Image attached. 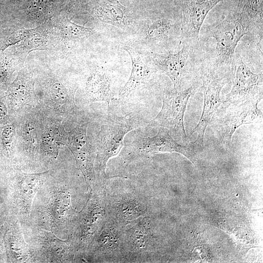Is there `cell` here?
Wrapping results in <instances>:
<instances>
[{
	"mask_svg": "<svg viewBox=\"0 0 263 263\" xmlns=\"http://www.w3.org/2000/svg\"><path fill=\"white\" fill-rule=\"evenodd\" d=\"M245 35L252 36L257 45L263 42V38L258 35L243 8L238 7L206 27L205 38H213L216 43L213 60L206 67L221 76L232 80L235 50L241 39Z\"/></svg>",
	"mask_w": 263,
	"mask_h": 263,
	"instance_id": "1",
	"label": "cell"
},
{
	"mask_svg": "<svg viewBox=\"0 0 263 263\" xmlns=\"http://www.w3.org/2000/svg\"><path fill=\"white\" fill-rule=\"evenodd\" d=\"M104 190L109 217L123 226L149 216L148 198L134 185L122 180L112 182L108 179Z\"/></svg>",
	"mask_w": 263,
	"mask_h": 263,
	"instance_id": "2",
	"label": "cell"
},
{
	"mask_svg": "<svg viewBox=\"0 0 263 263\" xmlns=\"http://www.w3.org/2000/svg\"><path fill=\"white\" fill-rule=\"evenodd\" d=\"M104 185L91 189L86 203L77 213L71 227V237L82 256L109 217Z\"/></svg>",
	"mask_w": 263,
	"mask_h": 263,
	"instance_id": "3",
	"label": "cell"
},
{
	"mask_svg": "<svg viewBox=\"0 0 263 263\" xmlns=\"http://www.w3.org/2000/svg\"><path fill=\"white\" fill-rule=\"evenodd\" d=\"M140 124L129 115L122 117H108L103 120L96 140L95 168L99 185H104L108 179L106 173L109 159L118 154L124 147L123 140L130 132L138 128Z\"/></svg>",
	"mask_w": 263,
	"mask_h": 263,
	"instance_id": "4",
	"label": "cell"
},
{
	"mask_svg": "<svg viewBox=\"0 0 263 263\" xmlns=\"http://www.w3.org/2000/svg\"><path fill=\"white\" fill-rule=\"evenodd\" d=\"M260 99L242 103L222 101L209 124H211L222 144H230L232 137L240 126L262 122L263 113L258 108Z\"/></svg>",
	"mask_w": 263,
	"mask_h": 263,
	"instance_id": "5",
	"label": "cell"
},
{
	"mask_svg": "<svg viewBox=\"0 0 263 263\" xmlns=\"http://www.w3.org/2000/svg\"><path fill=\"white\" fill-rule=\"evenodd\" d=\"M198 87V83L194 82L184 90L164 93L161 109L149 122V126L166 128L175 140L187 144L188 138L186 133L184 117L189 99Z\"/></svg>",
	"mask_w": 263,
	"mask_h": 263,
	"instance_id": "6",
	"label": "cell"
},
{
	"mask_svg": "<svg viewBox=\"0 0 263 263\" xmlns=\"http://www.w3.org/2000/svg\"><path fill=\"white\" fill-rule=\"evenodd\" d=\"M124 150L128 159L147 157L158 153L177 152L193 163L195 161L194 142L181 145L173 138L167 129L162 127H159L158 132L153 136H137L125 147Z\"/></svg>",
	"mask_w": 263,
	"mask_h": 263,
	"instance_id": "7",
	"label": "cell"
},
{
	"mask_svg": "<svg viewBox=\"0 0 263 263\" xmlns=\"http://www.w3.org/2000/svg\"><path fill=\"white\" fill-rule=\"evenodd\" d=\"M125 227L108 217L83 256L92 262L123 263Z\"/></svg>",
	"mask_w": 263,
	"mask_h": 263,
	"instance_id": "8",
	"label": "cell"
},
{
	"mask_svg": "<svg viewBox=\"0 0 263 263\" xmlns=\"http://www.w3.org/2000/svg\"><path fill=\"white\" fill-rule=\"evenodd\" d=\"M131 225L124 231V263L147 262L155 242L152 221L146 216Z\"/></svg>",
	"mask_w": 263,
	"mask_h": 263,
	"instance_id": "9",
	"label": "cell"
},
{
	"mask_svg": "<svg viewBox=\"0 0 263 263\" xmlns=\"http://www.w3.org/2000/svg\"><path fill=\"white\" fill-rule=\"evenodd\" d=\"M199 46L183 44L182 49L176 53L169 52L167 56L152 53L151 57L156 71L164 74L171 80L173 90H182L187 82L196 70L194 59L195 50Z\"/></svg>",
	"mask_w": 263,
	"mask_h": 263,
	"instance_id": "10",
	"label": "cell"
},
{
	"mask_svg": "<svg viewBox=\"0 0 263 263\" xmlns=\"http://www.w3.org/2000/svg\"><path fill=\"white\" fill-rule=\"evenodd\" d=\"M200 72L204 97L203 110L200 120L190 135L194 133H197L196 140L194 142L195 148L202 150L206 129L222 102L220 98L221 92L225 85L231 80L220 76L205 67L203 69L201 67Z\"/></svg>",
	"mask_w": 263,
	"mask_h": 263,
	"instance_id": "11",
	"label": "cell"
},
{
	"mask_svg": "<svg viewBox=\"0 0 263 263\" xmlns=\"http://www.w3.org/2000/svg\"><path fill=\"white\" fill-rule=\"evenodd\" d=\"M232 81V87L225 101L238 104L263 98V70L253 72L240 56L235 57Z\"/></svg>",
	"mask_w": 263,
	"mask_h": 263,
	"instance_id": "12",
	"label": "cell"
},
{
	"mask_svg": "<svg viewBox=\"0 0 263 263\" xmlns=\"http://www.w3.org/2000/svg\"><path fill=\"white\" fill-rule=\"evenodd\" d=\"M87 128L85 122L68 132L66 145L73 153L86 184L93 189L99 186L94 167L96 150L88 139Z\"/></svg>",
	"mask_w": 263,
	"mask_h": 263,
	"instance_id": "13",
	"label": "cell"
},
{
	"mask_svg": "<svg viewBox=\"0 0 263 263\" xmlns=\"http://www.w3.org/2000/svg\"><path fill=\"white\" fill-rule=\"evenodd\" d=\"M225 0H182L181 44L200 45V33L209 12Z\"/></svg>",
	"mask_w": 263,
	"mask_h": 263,
	"instance_id": "14",
	"label": "cell"
},
{
	"mask_svg": "<svg viewBox=\"0 0 263 263\" xmlns=\"http://www.w3.org/2000/svg\"><path fill=\"white\" fill-rule=\"evenodd\" d=\"M86 94L91 102H105L110 106L114 101V95L108 70L98 66L92 70L87 81Z\"/></svg>",
	"mask_w": 263,
	"mask_h": 263,
	"instance_id": "15",
	"label": "cell"
},
{
	"mask_svg": "<svg viewBox=\"0 0 263 263\" xmlns=\"http://www.w3.org/2000/svg\"><path fill=\"white\" fill-rule=\"evenodd\" d=\"M123 49L130 56L132 69L128 81L119 93V97L122 99L131 97L150 77L153 72L156 71L146 65L139 54L133 48L126 46Z\"/></svg>",
	"mask_w": 263,
	"mask_h": 263,
	"instance_id": "16",
	"label": "cell"
},
{
	"mask_svg": "<svg viewBox=\"0 0 263 263\" xmlns=\"http://www.w3.org/2000/svg\"><path fill=\"white\" fill-rule=\"evenodd\" d=\"M94 13L99 20L119 28L124 29L130 23L126 10L119 3L103 2L94 8Z\"/></svg>",
	"mask_w": 263,
	"mask_h": 263,
	"instance_id": "17",
	"label": "cell"
},
{
	"mask_svg": "<svg viewBox=\"0 0 263 263\" xmlns=\"http://www.w3.org/2000/svg\"><path fill=\"white\" fill-rule=\"evenodd\" d=\"M30 93L29 79L25 74L20 73L10 86L5 94L8 105L13 108L26 102Z\"/></svg>",
	"mask_w": 263,
	"mask_h": 263,
	"instance_id": "18",
	"label": "cell"
},
{
	"mask_svg": "<svg viewBox=\"0 0 263 263\" xmlns=\"http://www.w3.org/2000/svg\"><path fill=\"white\" fill-rule=\"evenodd\" d=\"M175 21L168 17L156 19L148 27L146 38L151 41H160L167 38L175 27H182L181 24H176V21Z\"/></svg>",
	"mask_w": 263,
	"mask_h": 263,
	"instance_id": "19",
	"label": "cell"
},
{
	"mask_svg": "<svg viewBox=\"0 0 263 263\" xmlns=\"http://www.w3.org/2000/svg\"><path fill=\"white\" fill-rule=\"evenodd\" d=\"M242 8L258 36L263 38V0H246Z\"/></svg>",
	"mask_w": 263,
	"mask_h": 263,
	"instance_id": "20",
	"label": "cell"
},
{
	"mask_svg": "<svg viewBox=\"0 0 263 263\" xmlns=\"http://www.w3.org/2000/svg\"><path fill=\"white\" fill-rule=\"evenodd\" d=\"M51 94L54 101L58 105L61 104L66 110L74 112L76 106L74 101L75 91H71L60 83H54L51 88Z\"/></svg>",
	"mask_w": 263,
	"mask_h": 263,
	"instance_id": "21",
	"label": "cell"
},
{
	"mask_svg": "<svg viewBox=\"0 0 263 263\" xmlns=\"http://www.w3.org/2000/svg\"><path fill=\"white\" fill-rule=\"evenodd\" d=\"M61 30L64 37L72 41L85 39L94 33L93 28L77 25L67 18L61 23Z\"/></svg>",
	"mask_w": 263,
	"mask_h": 263,
	"instance_id": "22",
	"label": "cell"
},
{
	"mask_svg": "<svg viewBox=\"0 0 263 263\" xmlns=\"http://www.w3.org/2000/svg\"><path fill=\"white\" fill-rule=\"evenodd\" d=\"M56 126L46 128L42 137L43 143L45 147L54 150L58 146L66 144L68 132L63 129L61 131Z\"/></svg>",
	"mask_w": 263,
	"mask_h": 263,
	"instance_id": "23",
	"label": "cell"
},
{
	"mask_svg": "<svg viewBox=\"0 0 263 263\" xmlns=\"http://www.w3.org/2000/svg\"><path fill=\"white\" fill-rule=\"evenodd\" d=\"M15 130L11 124L5 125L1 129L0 133L1 143L3 149L9 152L12 149L14 139Z\"/></svg>",
	"mask_w": 263,
	"mask_h": 263,
	"instance_id": "24",
	"label": "cell"
},
{
	"mask_svg": "<svg viewBox=\"0 0 263 263\" xmlns=\"http://www.w3.org/2000/svg\"><path fill=\"white\" fill-rule=\"evenodd\" d=\"M56 0H31L28 11L32 13L41 14L47 11L54 4Z\"/></svg>",
	"mask_w": 263,
	"mask_h": 263,
	"instance_id": "25",
	"label": "cell"
},
{
	"mask_svg": "<svg viewBox=\"0 0 263 263\" xmlns=\"http://www.w3.org/2000/svg\"><path fill=\"white\" fill-rule=\"evenodd\" d=\"M12 73L10 63L6 59L0 61V92L6 86Z\"/></svg>",
	"mask_w": 263,
	"mask_h": 263,
	"instance_id": "26",
	"label": "cell"
},
{
	"mask_svg": "<svg viewBox=\"0 0 263 263\" xmlns=\"http://www.w3.org/2000/svg\"><path fill=\"white\" fill-rule=\"evenodd\" d=\"M8 111L6 104L0 100V124L6 123L8 119Z\"/></svg>",
	"mask_w": 263,
	"mask_h": 263,
	"instance_id": "27",
	"label": "cell"
},
{
	"mask_svg": "<svg viewBox=\"0 0 263 263\" xmlns=\"http://www.w3.org/2000/svg\"><path fill=\"white\" fill-rule=\"evenodd\" d=\"M237 6L239 8H242L246 0H234Z\"/></svg>",
	"mask_w": 263,
	"mask_h": 263,
	"instance_id": "28",
	"label": "cell"
}]
</instances>
